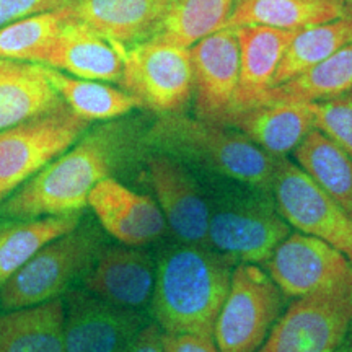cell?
<instances>
[{
	"label": "cell",
	"instance_id": "obj_1",
	"mask_svg": "<svg viewBox=\"0 0 352 352\" xmlns=\"http://www.w3.org/2000/svg\"><path fill=\"white\" fill-rule=\"evenodd\" d=\"M134 126L111 120L88 129L72 147L0 204V217L28 220L78 214L101 179L118 173L140 147Z\"/></svg>",
	"mask_w": 352,
	"mask_h": 352
},
{
	"label": "cell",
	"instance_id": "obj_2",
	"mask_svg": "<svg viewBox=\"0 0 352 352\" xmlns=\"http://www.w3.org/2000/svg\"><path fill=\"white\" fill-rule=\"evenodd\" d=\"M235 264L232 256L210 246L176 243L162 250L152 292L157 327L164 333L214 340Z\"/></svg>",
	"mask_w": 352,
	"mask_h": 352
},
{
	"label": "cell",
	"instance_id": "obj_3",
	"mask_svg": "<svg viewBox=\"0 0 352 352\" xmlns=\"http://www.w3.org/2000/svg\"><path fill=\"white\" fill-rule=\"evenodd\" d=\"M142 144L217 173L232 182L271 192L277 158L230 126L179 114H164L142 135Z\"/></svg>",
	"mask_w": 352,
	"mask_h": 352
},
{
	"label": "cell",
	"instance_id": "obj_4",
	"mask_svg": "<svg viewBox=\"0 0 352 352\" xmlns=\"http://www.w3.org/2000/svg\"><path fill=\"white\" fill-rule=\"evenodd\" d=\"M101 235L94 226H78L39 248L0 289V310L10 311L50 302L94 266Z\"/></svg>",
	"mask_w": 352,
	"mask_h": 352
},
{
	"label": "cell",
	"instance_id": "obj_5",
	"mask_svg": "<svg viewBox=\"0 0 352 352\" xmlns=\"http://www.w3.org/2000/svg\"><path fill=\"white\" fill-rule=\"evenodd\" d=\"M90 126L63 103L0 131V204L72 147Z\"/></svg>",
	"mask_w": 352,
	"mask_h": 352
},
{
	"label": "cell",
	"instance_id": "obj_6",
	"mask_svg": "<svg viewBox=\"0 0 352 352\" xmlns=\"http://www.w3.org/2000/svg\"><path fill=\"white\" fill-rule=\"evenodd\" d=\"M118 83L138 100L139 108L160 116L183 113L195 91L189 50L155 39L132 44L124 51Z\"/></svg>",
	"mask_w": 352,
	"mask_h": 352
},
{
	"label": "cell",
	"instance_id": "obj_7",
	"mask_svg": "<svg viewBox=\"0 0 352 352\" xmlns=\"http://www.w3.org/2000/svg\"><path fill=\"white\" fill-rule=\"evenodd\" d=\"M283 307V292L258 264L233 267L230 287L214 327L219 352H258Z\"/></svg>",
	"mask_w": 352,
	"mask_h": 352
},
{
	"label": "cell",
	"instance_id": "obj_8",
	"mask_svg": "<svg viewBox=\"0 0 352 352\" xmlns=\"http://www.w3.org/2000/svg\"><path fill=\"white\" fill-rule=\"evenodd\" d=\"M352 327V284L298 297L258 352H336Z\"/></svg>",
	"mask_w": 352,
	"mask_h": 352
},
{
	"label": "cell",
	"instance_id": "obj_9",
	"mask_svg": "<svg viewBox=\"0 0 352 352\" xmlns=\"http://www.w3.org/2000/svg\"><path fill=\"white\" fill-rule=\"evenodd\" d=\"M289 233L270 192L239 196L210 208L208 243L236 263L264 264Z\"/></svg>",
	"mask_w": 352,
	"mask_h": 352
},
{
	"label": "cell",
	"instance_id": "obj_10",
	"mask_svg": "<svg viewBox=\"0 0 352 352\" xmlns=\"http://www.w3.org/2000/svg\"><path fill=\"white\" fill-rule=\"evenodd\" d=\"M271 192L290 227L327 241L352 263V217L296 162L277 158Z\"/></svg>",
	"mask_w": 352,
	"mask_h": 352
},
{
	"label": "cell",
	"instance_id": "obj_11",
	"mask_svg": "<svg viewBox=\"0 0 352 352\" xmlns=\"http://www.w3.org/2000/svg\"><path fill=\"white\" fill-rule=\"evenodd\" d=\"M267 274L285 297H303L352 284V263L327 241L290 232L266 263Z\"/></svg>",
	"mask_w": 352,
	"mask_h": 352
},
{
	"label": "cell",
	"instance_id": "obj_12",
	"mask_svg": "<svg viewBox=\"0 0 352 352\" xmlns=\"http://www.w3.org/2000/svg\"><path fill=\"white\" fill-rule=\"evenodd\" d=\"M64 302L65 352H126L145 327L134 308L118 307L83 289H70Z\"/></svg>",
	"mask_w": 352,
	"mask_h": 352
},
{
	"label": "cell",
	"instance_id": "obj_13",
	"mask_svg": "<svg viewBox=\"0 0 352 352\" xmlns=\"http://www.w3.org/2000/svg\"><path fill=\"white\" fill-rule=\"evenodd\" d=\"M199 120L223 124L233 111L240 74V46L233 28H222L189 47Z\"/></svg>",
	"mask_w": 352,
	"mask_h": 352
},
{
	"label": "cell",
	"instance_id": "obj_14",
	"mask_svg": "<svg viewBox=\"0 0 352 352\" xmlns=\"http://www.w3.org/2000/svg\"><path fill=\"white\" fill-rule=\"evenodd\" d=\"M147 170L158 208L179 243L209 246L210 206L186 165L166 153L153 152L147 157Z\"/></svg>",
	"mask_w": 352,
	"mask_h": 352
},
{
	"label": "cell",
	"instance_id": "obj_15",
	"mask_svg": "<svg viewBox=\"0 0 352 352\" xmlns=\"http://www.w3.org/2000/svg\"><path fill=\"white\" fill-rule=\"evenodd\" d=\"M87 206L103 230L121 245L140 248L155 243L168 230L164 214L151 196L127 188L113 176L95 184Z\"/></svg>",
	"mask_w": 352,
	"mask_h": 352
},
{
	"label": "cell",
	"instance_id": "obj_16",
	"mask_svg": "<svg viewBox=\"0 0 352 352\" xmlns=\"http://www.w3.org/2000/svg\"><path fill=\"white\" fill-rule=\"evenodd\" d=\"M153 284L155 264L151 254L126 245L101 248L83 279V287L94 296L134 310L151 300Z\"/></svg>",
	"mask_w": 352,
	"mask_h": 352
},
{
	"label": "cell",
	"instance_id": "obj_17",
	"mask_svg": "<svg viewBox=\"0 0 352 352\" xmlns=\"http://www.w3.org/2000/svg\"><path fill=\"white\" fill-rule=\"evenodd\" d=\"M124 51L69 13L43 65L87 80L120 82Z\"/></svg>",
	"mask_w": 352,
	"mask_h": 352
},
{
	"label": "cell",
	"instance_id": "obj_18",
	"mask_svg": "<svg viewBox=\"0 0 352 352\" xmlns=\"http://www.w3.org/2000/svg\"><path fill=\"white\" fill-rule=\"evenodd\" d=\"M173 0H67L74 19L90 25L109 41L129 47L151 39Z\"/></svg>",
	"mask_w": 352,
	"mask_h": 352
},
{
	"label": "cell",
	"instance_id": "obj_19",
	"mask_svg": "<svg viewBox=\"0 0 352 352\" xmlns=\"http://www.w3.org/2000/svg\"><path fill=\"white\" fill-rule=\"evenodd\" d=\"M240 46V74L233 111L256 107L274 85L276 70L287 47L300 32L274 30L266 26L233 28ZM232 111V113H233Z\"/></svg>",
	"mask_w": 352,
	"mask_h": 352
},
{
	"label": "cell",
	"instance_id": "obj_20",
	"mask_svg": "<svg viewBox=\"0 0 352 352\" xmlns=\"http://www.w3.org/2000/svg\"><path fill=\"white\" fill-rule=\"evenodd\" d=\"M226 126L240 131L274 157H285L315 129L310 104L270 103L233 111Z\"/></svg>",
	"mask_w": 352,
	"mask_h": 352
},
{
	"label": "cell",
	"instance_id": "obj_21",
	"mask_svg": "<svg viewBox=\"0 0 352 352\" xmlns=\"http://www.w3.org/2000/svg\"><path fill=\"white\" fill-rule=\"evenodd\" d=\"M63 103L44 65L0 57V131Z\"/></svg>",
	"mask_w": 352,
	"mask_h": 352
},
{
	"label": "cell",
	"instance_id": "obj_22",
	"mask_svg": "<svg viewBox=\"0 0 352 352\" xmlns=\"http://www.w3.org/2000/svg\"><path fill=\"white\" fill-rule=\"evenodd\" d=\"M341 16V0H236L226 28L266 26L298 32Z\"/></svg>",
	"mask_w": 352,
	"mask_h": 352
},
{
	"label": "cell",
	"instance_id": "obj_23",
	"mask_svg": "<svg viewBox=\"0 0 352 352\" xmlns=\"http://www.w3.org/2000/svg\"><path fill=\"white\" fill-rule=\"evenodd\" d=\"M0 352H65L63 298L0 314Z\"/></svg>",
	"mask_w": 352,
	"mask_h": 352
},
{
	"label": "cell",
	"instance_id": "obj_24",
	"mask_svg": "<svg viewBox=\"0 0 352 352\" xmlns=\"http://www.w3.org/2000/svg\"><path fill=\"white\" fill-rule=\"evenodd\" d=\"M349 91H352V44L341 47L290 80L271 87L259 104H310L338 98Z\"/></svg>",
	"mask_w": 352,
	"mask_h": 352
},
{
	"label": "cell",
	"instance_id": "obj_25",
	"mask_svg": "<svg viewBox=\"0 0 352 352\" xmlns=\"http://www.w3.org/2000/svg\"><path fill=\"white\" fill-rule=\"evenodd\" d=\"M296 164L352 217V158L320 129H311L294 151Z\"/></svg>",
	"mask_w": 352,
	"mask_h": 352
},
{
	"label": "cell",
	"instance_id": "obj_26",
	"mask_svg": "<svg viewBox=\"0 0 352 352\" xmlns=\"http://www.w3.org/2000/svg\"><path fill=\"white\" fill-rule=\"evenodd\" d=\"M80 219L82 212L0 222V289L39 248L74 230Z\"/></svg>",
	"mask_w": 352,
	"mask_h": 352
},
{
	"label": "cell",
	"instance_id": "obj_27",
	"mask_svg": "<svg viewBox=\"0 0 352 352\" xmlns=\"http://www.w3.org/2000/svg\"><path fill=\"white\" fill-rule=\"evenodd\" d=\"M44 69L64 103L83 120L90 122L120 120L139 108L134 96L107 82L78 78L46 65Z\"/></svg>",
	"mask_w": 352,
	"mask_h": 352
},
{
	"label": "cell",
	"instance_id": "obj_28",
	"mask_svg": "<svg viewBox=\"0 0 352 352\" xmlns=\"http://www.w3.org/2000/svg\"><path fill=\"white\" fill-rule=\"evenodd\" d=\"M236 0H173L151 39L189 50L226 23Z\"/></svg>",
	"mask_w": 352,
	"mask_h": 352
},
{
	"label": "cell",
	"instance_id": "obj_29",
	"mask_svg": "<svg viewBox=\"0 0 352 352\" xmlns=\"http://www.w3.org/2000/svg\"><path fill=\"white\" fill-rule=\"evenodd\" d=\"M347 44H352V19L349 16L300 30L276 70L274 85L290 80Z\"/></svg>",
	"mask_w": 352,
	"mask_h": 352
},
{
	"label": "cell",
	"instance_id": "obj_30",
	"mask_svg": "<svg viewBox=\"0 0 352 352\" xmlns=\"http://www.w3.org/2000/svg\"><path fill=\"white\" fill-rule=\"evenodd\" d=\"M69 10L63 6L54 10L23 16L0 28V57L41 64L56 41Z\"/></svg>",
	"mask_w": 352,
	"mask_h": 352
},
{
	"label": "cell",
	"instance_id": "obj_31",
	"mask_svg": "<svg viewBox=\"0 0 352 352\" xmlns=\"http://www.w3.org/2000/svg\"><path fill=\"white\" fill-rule=\"evenodd\" d=\"M315 129L331 138L352 158V91L338 98L310 103Z\"/></svg>",
	"mask_w": 352,
	"mask_h": 352
},
{
	"label": "cell",
	"instance_id": "obj_32",
	"mask_svg": "<svg viewBox=\"0 0 352 352\" xmlns=\"http://www.w3.org/2000/svg\"><path fill=\"white\" fill-rule=\"evenodd\" d=\"M67 3V0H0V28L23 16L54 10Z\"/></svg>",
	"mask_w": 352,
	"mask_h": 352
},
{
	"label": "cell",
	"instance_id": "obj_33",
	"mask_svg": "<svg viewBox=\"0 0 352 352\" xmlns=\"http://www.w3.org/2000/svg\"><path fill=\"white\" fill-rule=\"evenodd\" d=\"M162 344L165 352H219L214 340L195 334L162 333Z\"/></svg>",
	"mask_w": 352,
	"mask_h": 352
},
{
	"label": "cell",
	"instance_id": "obj_34",
	"mask_svg": "<svg viewBox=\"0 0 352 352\" xmlns=\"http://www.w3.org/2000/svg\"><path fill=\"white\" fill-rule=\"evenodd\" d=\"M126 352H165L160 328L157 324H145Z\"/></svg>",
	"mask_w": 352,
	"mask_h": 352
},
{
	"label": "cell",
	"instance_id": "obj_35",
	"mask_svg": "<svg viewBox=\"0 0 352 352\" xmlns=\"http://www.w3.org/2000/svg\"><path fill=\"white\" fill-rule=\"evenodd\" d=\"M336 352H352V327L349 331H347L344 341L341 342V346L338 347Z\"/></svg>",
	"mask_w": 352,
	"mask_h": 352
},
{
	"label": "cell",
	"instance_id": "obj_36",
	"mask_svg": "<svg viewBox=\"0 0 352 352\" xmlns=\"http://www.w3.org/2000/svg\"><path fill=\"white\" fill-rule=\"evenodd\" d=\"M342 2V10H344V16L352 19V0H341Z\"/></svg>",
	"mask_w": 352,
	"mask_h": 352
}]
</instances>
